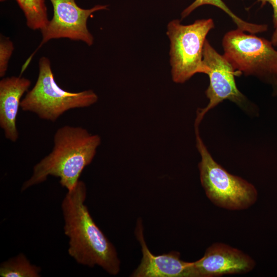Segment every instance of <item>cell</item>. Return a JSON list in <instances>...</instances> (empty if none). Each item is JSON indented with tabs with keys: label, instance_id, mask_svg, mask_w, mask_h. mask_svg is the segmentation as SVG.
I'll return each instance as SVG.
<instances>
[{
	"label": "cell",
	"instance_id": "6da1fadb",
	"mask_svg": "<svg viewBox=\"0 0 277 277\" xmlns=\"http://www.w3.org/2000/svg\"><path fill=\"white\" fill-rule=\"evenodd\" d=\"M86 195V185L79 180L68 190L62 203L64 231L69 239L68 254L79 264L97 265L116 275L120 261L116 249L91 217L85 204Z\"/></svg>",
	"mask_w": 277,
	"mask_h": 277
},
{
	"label": "cell",
	"instance_id": "7a4b0ae2",
	"mask_svg": "<svg viewBox=\"0 0 277 277\" xmlns=\"http://www.w3.org/2000/svg\"><path fill=\"white\" fill-rule=\"evenodd\" d=\"M101 143L98 134L81 127L64 126L54 136L52 151L33 167L31 176L22 185L21 190L45 182L51 175L60 179L68 190L72 189L84 168L93 160Z\"/></svg>",
	"mask_w": 277,
	"mask_h": 277
},
{
	"label": "cell",
	"instance_id": "3957f363",
	"mask_svg": "<svg viewBox=\"0 0 277 277\" xmlns=\"http://www.w3.org/2000/svg\"><path fill=\"white\" fill-rule=\"evenodd\" d=\"M92 90L78 92L65 90L56 83L51 62L46 56L38 61V74L35 84L21 102L24 111L34 113L40 118L56 121L66 111L89 107L98 101Z\"/></svg>",
	"mask_w": 277,
	"mask_h": 277
},
{
	"label": "cell",
	"instance_id": "277c9868",
	"mask_svg": "<svg viewBox=\"0 0 277 277\" xmlns=\"http://www.w3.org/2000/svg\"><path fill=\"white\" fill-rule=\"evenodd\" d=\"M196 146L201 156L200 181L207 197L215 205L231 210L246 209L258 199L255 187L241 177L230 174L215 161L195 128Z\"/></svg>",
	"mask_w": 277,
	"mask_h": 277
},
{
	"label": "cell",
	"instance_id": "5b68a950",
	"mask_svg": "<svg viewBox=\"0 0 277 277\" xmlns=\"http://www.w3.org/2000/svg\"><path fill=\"white\" fill-rule=\"evenodd\" d=\"M214 27L211 18L195 20L183 25L174 19L168 23L166 34L170 41V65L172 81L183 84L196 73H205L207 68L203 54L206 36Z\"/></svg>",
	"mask_w": 277,
	"mask_h": 277
},
{
	"label": "cell",
	"instance_id": "8992f818",
	"mask_svg": "<svg viewBox=\"0 0 277 277\" xmlns=\"http://www.w3.org/2000/svg\"><path fill=\"white\" fill-rule=\"evenodd\" d=\"M222 43L223 55L235 70L277 83V50L270 41L237 28L226 33Z\"/></svg>",
	"mask_w": 277,
	"mask_h": 277
},
{
	"label": "cell",
	"instance_id": "52a82bcc",
	"mask_svg": "<svg viewBox=\"0 0 277 277\" xmlns=\"http://www.w3.org/2000/svg\"><path fill=\"white\" fill-rule=\"evenodd\" d=\"M203 60L209 78V84L205 91L209 103L205 107L197 111L195 127H199L208 111L224 100H229L240 106L244 105L246 101L235 81V76L242 73L235 70L226 57L220 54L207 39L204 46Z\"/></svg>",
	"mask_w": 277,
	"mask_h": 277
},
{
	"label": "cell",
	"instance_id": "ba28073f",
	"mask_svg": "<svg viewBox=\"0 0 277 277\" xmlns=\"http://www.w3.org/2000/svg\"><path fill=\"white\" fill-rule=\"evenodd\" d=\"M53 16L42 29V41L37 48L53 39L65 38L82 41L88 46L94 43V37L87 28V20L95 12L108 9V5H97L90 9L79 7L75 0H50Z\"/></svg>",
	"mask_w": 277,
	"mask_h": 277
},
{
	"label": "cell",
	"instance_id": "9c48e42d",
	"mask_svg": "<svg viewBox=\"0 0 277 277\" xmlns=\"http://www.w3.org/2000/svg\"><path fill=\"white\" fill-rule=\"evenodd\" d=\"M255 265L254 260L240 250L216 243L206 249L202 258L191 262L190 277H218L246 273L251 271Z\"/></svg>",
	"mask_w": 277,
	"mask_h": 277
},
{
	"label": "cell",
	"instance_id": "30bf717a",
	"mask_svg": "<svg viewBox=\"0 0 277 277\" xmlns=\"http://www.w3.org/2000/svg\"><path fill=\"white\" fill-rule=\"evenodd\" d=\"M135 234L141 246L142 258L131 276L190 277L191 262L182 260L179 252L172 251L168 253L155 255L150 252L144 239L141 219L137 222Z\"/></svg>",
	"mask_w": 277,
	"mask_h": 277
},
{
	"label": "cell",
	"instance_id": "8fae6325",
	"mask_svg": "<svg viewBox=\"0 0 277 277\" xmlns=\"http://www.w3.org/2000/svg\"><path fill=\"white\" fill-rule=\"evenodd\" d=\"M30 85V80L21 76L4 77L0 81V126L5 137L13 142L18 138L16 122L21 98Z\"/></svg>",
	"mask_w": 277,
	"mask_h": 277
},
{
	"label": "cell",
	"instance_id": "7c38bea8",
	"mask_svg": "<svg viewBox=\"0 0 277 277\" xmlns=\"http://www.w3.org/2000/svg\"><path fill=\"white\" fill-rule=\"evenodd\" d=\"M23 12L27 27L33 30L43 29L49 20L45 0H15Z\"/></svg>",
	"mask_w": 277,
	"mask_h": 277
},
{
	"label": "cell",
	"instance_id": "4fadbf2b",
	"mask_svg": "<svg viewBox=\"0 0 277 277\" xmlns=\"http://www.w3.org/2000/svg\"><path fill=\"white\" fill-rule=\"evenodd\" d=\"M41 268L32 264L26 256L19 253L0 265L2 277H39Z\"/></svg>",
	"mask_w": 277,
	"mask_h": 277
},
{
	"label": "cell",
	"instance_id": "5bb4252c",
	"mask_svg": "<svg viewBox=\"0 0 277 277\" xmlns=\"http://www.w3.org/2000/svg\"><path fill=\"white\" fill-rule=\"evenodd\" d=\"M205 5H210L216 7L230 17L238 29L250 33H256L259 30L258 24L246 22L235 15L224 3L222 0H195L187 7L181 13V18L184 19L190 14L195 9Z\"/></svg>",
	"mask_w": 277,
	"mask_h": 277
},
{
	"label": "cell",
	"instance_id": "9a60e30c",
	"mask_svg": "<svg viewBox=\"0 0 277 277\" xmlns=\"http://www.w3.org/2000/svg\"><path fill=\"white\" fill-rule=\"evenodd\" d=\"M14 49L13 42L7 37H0V76L3 77L7 71L9 60Z\"/></svg>",
	"mask_w": 277,
	"mask_h": 277
},
{
	"label": "cell",
	"instance_id": "2e32d148",
	"mask_svg": "<svg viewBox=\"0 0 277 277\" xmlns=\"http://www.w3.org/2000/svg\"><path fill=\"white\" fill-rule=\"evenodd\" d=\"M264 6L267 3L270 4L273 8V23L274 26L277 24V0H258Z\"/></svg>",
	"mask_w": 277,
	"mask_h": 277
},
{
	"label": "cell",
	"instance_id": "e0dca14e",
	"mask_svg": "<svg viewBox=\"0 0 277 277\" xmlns=\"http://www.w3.org/2000/svg\"><path fill=\"white\" fill-rule=\"evenodd\" d=\"M275 28L271 38V43L273 46H277V24L274 26Z\"/></svg>",
	"mask_w": 277,
	"mask_h": 277
},
{
	"label": "cell",
	"instance_id": "ac0fdd59",
	"mask_svg": "<svg viewBox=\"0 0 277 277\" xmlns=\"http://www.w3.org/2000/svg\"><path fill=\"white\" fill-rule=\"evenodd\" d=\"M1 2H3L4 1H5L6 0H0Z\"/></svg>",
	"mask_w": 277,
	"mask_h": 277
}]
</instances>
